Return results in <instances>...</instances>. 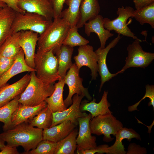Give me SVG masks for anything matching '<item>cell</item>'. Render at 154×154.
<instances>
[{"instance_id": "cell-1", "label": "cell", "mask_w": 154, "mask_h": 154, "mask_svg": "<svg viewBox=\"0 0 154 154\" xmlns=\"http://www.w3.org/2000/svg\"><path fill=\"white\" fill-rule=\"evenodd\" d=\"M42 131L25 122L4 131L0 137L8 145L22 147L25 150L23 153L25 154L35 148L43 139Z\"/></svg>"}, {"instance_id": "cell-2", "label": "cell", "mask_w": 154, "mask_h": 154, "mask_svg": "<svg viewBox=\"0 0 154 154\" xmlns=\"http://www.w3.org/2000/svg\"><path fill=\"white\" fill-rule=\"evenodd\" d=\"M70 27L64 19L60 17L54 19L44 32L39 35L37 50L45 52L51 50L55 54L63 44Z\"/></svg>"}, {"instance_id": "cell-3", "label": "cell", "mask_w": 154, "mask_h": 154, "mask_svg": "<svg viewBox=\"0 0 154 154\" xmlns=\"http://www.w3.org/2000/svg\"><path fill=\"white\" fill-rule=\"evenodd\" d=\"M30 75L29 82L18 101L23 105L36 106L51 95L55 89L54 83H49L38 78L35 71L31 72Z\"/></svg>"}, {"instance_id": "cell-4", "label": "cell", "mask_w": 154, "mask_h": 154, "mask_svg": "<svg viewBox=\"0 0 154 154\" xmlns=\"http://www.w3.org/2000/svg\"><path fill=\"white\" fill-rule=\"evenodd\" d=\"M34 61L36 75L38 78L51 84L60 80L58 60L52 50L45 52L37 50Z\"/></svg>"}, {"instance_id": "cell-5", "label": "cell", "mask_w": 154, "mask_h": 154, "mask_svg": "<svg viewBox=\"0 0 154 154\" xmlns=\"http://www.w3.org/2000/svg\"><path fill=\"white\" fill-rule=\"evenodd\" d=\"M52 21L37 13L16 12L11 26L12 34L22 31H30L40 35Z\"/></svg>"}, {"instance_id": "cell-6", "label": "cell", "mask_w": 154, "mask_h": 154, "mask_svg": "<svg viewBox=\"0 0 154 154\" xmlns=\"http://www.w3.org/2000/svg\"><path fill=\"white\" fill-rule=\"evenodd\" d=\"M90 126L92 134L97 135H104V141L108 142L114 139L111 137V135L115 136L123 127L122 123L112 113L98 115L91 118Z\"/></svg>"}, {"instance_id": "cell-7", "label": "cell", "mask_w": 154, "mask_h": 154, "mask_svg": "<svg viewBox=\"0 0 154 154\" xmlns=\"http://www.w3.org/2000/svg\"><path fill=\"white\" fill-rule=\"evenodd\" d=\"M142 40L135 39L127 48L128 56L126 58L123 67L117 72L123 73L127 69L131 67L145 68L148 66L154 59V53L146 52L143 49L140 44Z\"/></svg>"}, {"instance_id": "cell-8", "label": "cell", "mask_w": 154, "mask_h": 154, "mask_svg": "<svg viewBox=\"0 0 154 154\" xmlns=\"http://www.w3.org/2000/svg\"><path fill=\"white\" fill-rule=\"evenodd\" d=\"M134 9L130 6H122L118 8L116 14L118 15L116 19L111 20L108 18H103L105 28L110 31L114 30L116 33L133 39H139L128 27L127 21L132 17Z\"/></svg>"}, {"instance_id": "cell-9", "label": "cell", "mask_w": 154, "mask_h": 154, "mask_svg": "<svg viewBox=\"0 0 154 154\" xmlns=\"http://www.w3.org/2000/svg\"><path fill=\"white\" fill-rule=\"evenodd\" d=\"M79 73L80 70L78 69L75 63H73L64 78V84L67 85L69 88L68 95L64 100L67 107L72 104V97L75 94L83 95L89 101L92 100V97L88 89L83 85V79L80 77Z\"/></svg>"}, {"instance_id": "cell-10", "label": "cell", "mask_w": 154, "mask_h": 154, "mask_svg": "<svg viewBox=\"0 0 154 154\" xmlns=\"http://www.w3.org/2000/svg\"><path fill=\"white\" fill-rule=\"evenodd\" d=\"M84 97L83 95L74 94L72 98V104L68 108L62 111L52 112V121L50 127L66 121H70L77 126L78 118L88 115L80 109V103Z\"/></svg>"}, {"instance_id": "cell-11", "label": "cell", "mask_w": 154, "mask_h": 154, "mask_svg": "<svg viewBox=\"0 0 154 154\" xmlns=\"http://www.w3.org/2000/svg\"><path fill=\"white\" fill-rule=\"evenodd\" d=\"M78 50V54L74 57L77 68L80 70L83 66H87L91 70V80H96L98 72V56L93 47L87 44L79 46Z\"/></svg>"}, {"instance_id": "cell-12", "label": "cell", "mask_w": 154, "mask_h": 154, "mask_svg": "<svg viewBox=\"0 0 154 154\" xmlns=\"http://www.w3.org/2000/svg\"><path fill=\"white\" fill-rule=\"evenodd\" d=\"M91 118L90 113L86 116L78 119L79 128L76 139L77 151L93 149L97 146L96 138L92 135L90 127Z\"/></svg>"}, {"instance_id": "cell-13", "label": "cell", "mask_w": 154, "mask_h": 154, "mask_svg": "<svg viewBox=\"0 0 154 154\" xmlns=\"http://www.w3.org/2000/svg\"><path fill=\"white\" fill-rule=\"evenodd\" d=\"M118 34L117 36L114 39L104 48H99L95 52L98 56V72L101 77V83L99 92H100L104 84L119 74L117 72L114 74L111 73L108 69L106 64V58L110 50L114 47L121 39V37Z\"/></svg>"}, {"instance_id": "cell-14", "label": "cell", "mask_w": 154, "mask_h": 154, "mask_svg": "<svg viewBox=\"0 0 154 154\" xmlns=\"http://www.w3.org/2000/svg\"><path fill=\"white\" fill-rule=\"evenodd\" d=\"M21 32L19 44L24 54L25 62L29 66L35 69L34 60L38 34L30 31Z\"/></svg>"}, {"instance_id": "cell-15", "label": "cell", "mask_w": 154, "mask_h": 154, "mask_svg": "<svg viewBox=\"0 0 154 154\" xmlns=\"http://www.w3.org/2000/svg\"><path fill=\"white\" fill-rule=\"evenodd\" d=\"M18 6L24 11L40 14L49 20L54 19V13L48 0H19Z\"/></svg>"}, {"instance_id": "cell-16", "label": "cell", "mask_w": 154, "mask_h": 154, "mask_svg": "<svg viewBox=\"0 0 154 154\" xmlns=\"http://www.w3.org/2000/svg\"><path fill=\"white\" fill-rule=\"evenodd\" d=\"M30 75L26 74L16 82L7 83L0 88V107L8 103L23 92L30 80Z\"/></svg>"}, {"instance_id": "cell-17", "label": "cell", "mask_w": 154, "mask_h": 154, "mask_svg": "<svg viewBox=\"0 0 154 154\" xmlns=\"http://www.w3.org/2000/svg\"><path fill=\"white\" fill-rule=\"evenodd\" d=\"M84 26L85 33L88 36H90L92 33L97 35L100 42V47L102 49L105 47L106 42L109 38L114 35L110 31L104 27L103 17L100 15L87 22Z\"/></svg>"}, {"instance_id": "cell-18", "label": "cell", "mask_w": 154, "mask_h": 154, "mask_svg": "<svg viewBox=\"0 0 154 154\" xmlns=\"http://www.w3.org/2000/svg\"><path fill=\"white\" fill-rule=\"evenodd\" d=\"M44 101L36 106H29L19 104L11 117L12 128L22 123L28 122L47 106Z\"/></svg>"}, {"instance_id": "cell-19", "label": "cell", "mask_w": 154, "mask_h": 154, "mask_svg": "<svg viewBox=\"0 0 154 154\" xmlns=\"http://www.w3.org/2000/svg\"><path fill=\"white\" fill-rule=\"evenodd\" d=\"M76 126L71 121H66L44 129L42 131L43 139L57 143L68 135Z\"/></svg>"}, {"instance_id": "cell-20", "label": "cell", "mask_w": 154, "mask_h": 154, "mask_svg": "<svg viewBox=\"0 0 154 154\" xmlns=\"http://www.w3.org/2000/svg\"><path fill=\"white\" fill-rule=\"evenodd\" d=\"M108 91H104L100 102L97 103L96 100L94 98L91 102L86 100L81 101L80 104V109L81 111L89 112L92 115L91 118L100 115L112 113L109 108L111 104L107 99Z\"/></svg>"}, {"instance_id": "cell-21", "label": "cell", "mask_w": 154, "mask_h": 154, "mask_svg": "<svg viewBox=\"0 0 154 154\" xmlns=\"http://www.w3.org/2000/svg\"><path fill=\"white\" fill-rule=\"evenodd\" d=\"M35 71V69L29 66L26 63L25 55L21 48L15 58L14 62L11 67L0 77V88L5 86L12 77L18 74L25 72Z\"/></svg>"}, {"instance_id": "cell-22", "label": "cell", "mask_w": 154, "mask_h": 154, "mask_svg": "<svg viewBox=\"0 0 154 154\" xmlns=\"http://www.w3.org/2000/svg\"><path fill=\"white\" fill-rule=\"evenodd\" d=\"M116 139L114 144L107 149V154H125L126 152L122 144V141L124 139H127L130 141L131 139L135 138L141 140L140 135L132 128L122 127L116 134Z\"/></svg>"}, {"instance_id": "cell-23", "label": "cell", "mask_w": 154, "mask_h": 154, "mask_svg": "<svg viewBox=\"0 0 154 154\" xmlns=\"http://www.w3.org/2000/svg\"><path fill=\"white\" fill-rule=\"evenodd\" d=\"M100 8L98 0H82L79 9V19L76 25L78 28L99 14Z\"/></svg>"}, {"instance_id": "cell-24", "label": "cell", "mask_w": 154, "mask_h": 154, "mask_svg": "<svg viewBox=\"0 0 154 154\" xmlns=\"http://www.w3.org/2000/svg\"><path fill=\"white\" fill-rule=\"evenodd\" d=\"M16 12L7 6L0 7V47L12 35L11 26Z\"/></svg>"}, {"instance_id": "cell-25", "label": "cell", "mask_w": 154, "mask_h": 154, "mask_svg": "<svg viewBox=\"0 0 154 154\" xmlns=\"http://www.w3.org/2000/svg\"><path fill=\"white\" fill-rule=\"evenodd\" d=\"M64 85V79H61L54 84L55 89L53 93L45 100L52 112L62 111L67 108L63 98Z\"/></svg>"}, {"instance_id": "cell-26", "label": "cell", "mask_w": 154, "mask_h": 154, "mask_svg": "<svg viewBox=\"0 0 154 154\" xmlns=\"http://www.w3.org/2000/svg\"><path fill=\"white\" fill-rule=\"evenodd\" d=\"M73 50V47L62 44L55 54L58 61V72L60 80L64 79L67 71L73 64L72 57Z\"/></svg>"}, {"instance_id": "cell-27", "label": "cell", "mask_w": 154, "mask_h": 154, "mask_svg": "<svg viewBox=\"0 0 154 154\" xmlns=\"http://www.w3.org/2000/svg\"><path fill=\"white\" fill-rule=\"evenodd\" d=\"M21 32L13 33L5 40L0 47V55L14 58L21 49L19 44Z\"/></svg>"}, {"instance_id": "cell-28", "label": "cell", "mask_w": 154, "mask_h": 154, "mask_svg": "<svg viewBox=\"0 0 154 154\" xmlns=\"http://www.w3.org/2000/svg\"><path fill=\"white\" fill-rule=\"evenodd\" d=\"M78 129L75 128L66 137L57 143L54 154H74L77 149Z\"/></svg>"}, {"instance_id": "cell-29", "label": "cell", "mask_w": 154, "mask_h": 154, "mask_svg": "<svg viewBox=\"0 0 154 154\" xmlns=\"http://www.w3.org/2000/svg\"><path fill=\"white\" fill-rule=\"evenodd\" d=\"M20 96L0 107V121L4 123L3 127L4 131L12 128L11 117L19 104L18 100Z\"/></svg>"}, {"instance_id": "cell-30", "label": "cell", "mask_w": 154, "mask_h": 154, "mask_svg": "<svg viewBox=\"0 0 154 154\" xmlns=\"http://www.w3.org/2000/svg\"><path fill=\"white\" fill-rule=\"evenodd\" d=\"M82 0H67L65 3L68 7L62 11L60 17L64 19L70 26L76 25L79 14V9Z\"/></svg>"}, {"instance_id": "cell-31", "label": "cell", "mask_w": 154, "mask_h": 154, "mask_svg": "<svg viewBox=\"0 0 154 154\" xmlns=\"http://www.w3.org/2000/svg\"><path fill=\"white\" fill-rule=\"evenodd\" d=\"M131 18H134L141 25L149 24L154 29V2L141 8L134 10Z\"/></svg>"}, {"instance_id": "cell-32", "label": "cell", "mask_w": 154, "mask_h": 154, "mask_svg": "<svg viewBox=\"0 0 154 154\" xmlns=\"http://www.w3.org/2000/svg\"><path fill=\"white\" fill-rule=\"evenodd\" d=\"M52 121V112L47 105L28 123L43 129L50 127Z\"/></svg>"}, {"instance_id": "cell-33", "label": "cell", "mask_w": 154, "mask_h": 154, "mask_svg": "<svg viewBox=\"0 0 154 154\" xmlns=\"http://www.w3.org/2000/svg\"><path fill=\"white\" fill-rule=\"evenodd\" d=\"M78 29L76 25L70 26L63 44L73 47L84 46L89 42L78 33Z\"/></svg>"}, {"instance_id": "cell-34", "label": "cell", "mask_w": 154, "mask_h": 154, "mask_svg": "<svg viewBox=\"0 0 154 154\" xmlns=\"http://www.w3.org/2000/svg\"><path fill=\"white\" fill-rule=\"evenodd\" d=\"M57 143L46 139H42L36 147L26 154H54Z\"/></svg>"}, {"instance_id": "cell-35", "label": "cell", "mask_w": 154, "mask_h": 154, "mask_svg": "<svg viewBox=\"0 0 154 154\" xmlns=\"http://www.w3.org/2000/svg\"><path fill=\"white\" fill-rule=\"evenodd\" d=\"M146 91L145 94L142 98L139 101L134 105L128 107V110L129 112L137 110V107L140 104V102L146 98H149L150 101L148 103V106H152L154 110V86L153 85L147 84L145 86Z\"/></svg>"}, {"instance_id": "cell-36", "label": "cell", "mask_w": 154, "mask_h": 154, "mask_svg": "<svg viewBox=\"0 0 154 154\" xmlns=\"http://www.w3.org/2000/svg\"><path fill=\"white\" fill-rule=\"evenodd\" d=\"M48 0L53 10L54 19L60 17L64 4L67 0Z\"/></svg>"}, {"instance_id": "cell-37", "label": "cell", "mask_w": 154, "mask_h": 154, "mask_svg": "<svg viewBox=\"0 0 154 154\" xmlns=\"http://www.w3.org/2000/svg\"><path fill=\"white\" fill-rule=\"evenodd\" d=\"M15 59L0 55V77L11 67L14 62Z\"/></svg>"}, {"instance_id": "cell-38", "label": "cell", "mask_w": 154, "mask_h": 154, "mask_svg": "<svg viewBox=\"0 0 154 154\" xmlns=\"http://www.w3.org/2000/svg\"><path fill=\"white\" fill-rule=\"evenodd\" d=\"M109 146L107 145H102L93 149H86L84 150L77 151L78 154H94L96 153H106L107 149Z\"/></svg>"}, {"instance_id": "cell-39", "label": "cell", "mask_w": 154, "mask_h": 154, "mask_svg": "<svg viewBox=\"0 0 154 154\" xmlns=\"http://www.w3.org/2000/svg\"><path fill=\"white\" fill-rule=\"evenodd\" d=\"M147 153L145 148L141 147L139 145L135 143H131L128 146L127 154H143Z\"/></svg>"}, {"instance_id": "cell-40", "label": "cell", "mask_w": 154, "mask_h": 154, "mask_svg": "<svg viewBox=\"0 0 154 154\" xmlns=\"http://www.w3.org/2000/svg\"><path fill=\"white\" fill-rule=\"evenodd\" d=\"M19 0H0L4 2L8 7L11 8L16 12L24 13L25 12L21 10L18 6Z\"/></svg>"}, {"instance_id": "cell-41", "label": "cell", "mask_w": 154, "mask_h": 154, "mask_svg": "<svg viewBox=\"0 0 154 154\" xmlns=\"http://www.w3.org/2000/svg\"><path fill=\"white\" fill-rule=\"evenodd\" d=\"M17 147L7 144L0 151V154H19Z\"/></svg>"}, {"instance_id": "cell-42", "label": "cell", "mask_w": 154, "mask_h": 154, "mask_svg": "<svg viewBox=\"0 0 154 154\" xmlns=\"http://www.w3.org/2000/svg\"><path fill=\"white\" fill-rule=\"evenodd\" d=\"M136 10L139 9L154 2V0H132Z\"/></svg>"}, {"instance_id": "cell-43", "label": "cell", "mask_w": 154, "mask_h": 154, "mask_svg": "<svg viewBox=\"0 0 154 154\" xmlns=\"http://www.w3.org/2000/svg\"><path fill=\"white\" fill-rule=\"evenodd\" d=\"M5 142L0 137V150H1L5 146Z\"/></svg>"}, {"instance_id": "cell-44", "label": "cell", "mask_w": 154, "mask_h": 154, "mask_svg": "<svg viewBox=\"0 0 154 154\" xmlns=\"http://www.w3.org/2000/svg\"><path fill=\"white\" fill-rule=\"evenodd\" d=\"M7 6L4 2L0 1V7H3Z\"/></svg>"}]
</instances>
